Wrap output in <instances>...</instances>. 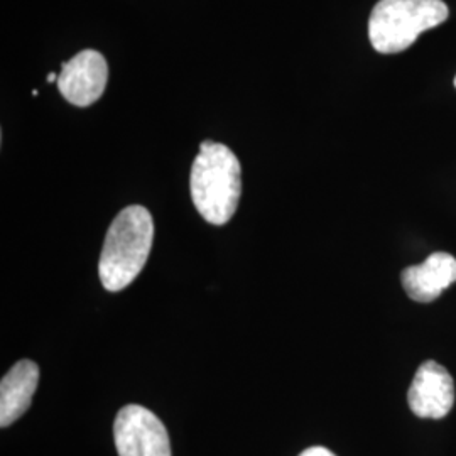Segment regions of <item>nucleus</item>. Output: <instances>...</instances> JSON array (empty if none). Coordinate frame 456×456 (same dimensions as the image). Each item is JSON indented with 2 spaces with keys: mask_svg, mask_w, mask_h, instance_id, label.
I'll return each instance as SVG.
<instances>
[{
  "mask_svg": "<svg viewBox=\"0 0 456 456\" xmlns=\"http://www.w3.org/2000/svg\"><path fill=\"white\" fill-rule=\"evenodd\" d=\"M455 86H456V77H455Z\"/></svg>",
  "mask_w": 456,
  "mask_h": 456,
  "instance_id": "nucleus-11",
  "label": "nucleus"
},
{
  "mask_svg": "<svg viewBox=\"0 0 456 456\" xmlns=\"http://www.w3.org/2000/svg\"><path fill=\"white\" fill-rule=\"evenodd\" d=\"M39 367L31 360H20L0 382V426L17 421L33 403L37 389Z\"/></svg>",
  "mask_w": 456,
  "mask_h": 456,
  "instance_id": "nucleus-8",
  "label": "nucleus"
},
{
  "mask_svg": "<svg viewBox=\"0 0 456 456\" xmlns=\"http://www.w3.org/2000/svg\"><path fill=\"white\" fill-rule=\"evenodd\" d=\"M299 456H337L335 453H331L330 450H326L323 446H313V448H308V450H305L303 453Z\"/></svg>",
  "mask_w": 456,
  "mask_h": 456,
  "instance_id": "nucleus-9",
  "label": "nucleus"
},
{
  "mask_svg": "<svg viewBox=\"0 0 456 456\" xmlns=\"http://www.w3.org/2000/svg\"><path fill=\"white\" fill-rule=\"evenodd\" d=\"M409 297L418 303H431L456 282V259L446 252L431 254L423 264L406 267L401 274Z\"/></svg>",
  "mask_w": 456,
  "mask_h": 456,
  "instance_id": "nucleus-7",
  "label": "nucleus"
},
{
  "mask_svg": "<svg viewBox=\"0 0 456 456\" xmlns=\"http://www.w3.org/2000/svg\"><path fill=\"white\" fill-rule=\"evenodd\" d=\"M443 0H380L369 19V39L377 53L394 54L412 46L419 34L448 19Z\"/></svg>",
  "mask_w": 456,
  "mask_h": 456,
  "instance_id": "nucleus-3",
  "label": "nucleus"
},
{
  "mask_svg": "<svg viewBox=\"0 0 456 456\" xmlns=\"http://www.w3.org/2000/svg\"><path fill=\"white\" fill-rule=\"evenodd\" d=\"M58 78H60V77H58V75H56V73H49V75H48V82L49 83L58 82Z\"/></svg>",
  "mask_w": 456,
  "mask_h": 456,
  "instance_id": "nucleus-10",
  "label": "nucleus"
},
{
  "mask_svg": "<svg viewBox=\"0 0 456 456\" xmlns=\"http://www.w3.org/2000/svg\"><path fill=\"white\" fill-rule=\"evenodd\" d=\"M411 411L423 419H441L455 404V380L435 360H428L418 369L409 387Z\"/></svg>",
  "mask_w": 456,
  "mask_h": 456,
  "instance_id": "nucleus-6",
  "label": "nucleus"
},
{
  "mask_svg": "<svg viewBox=\"0 0 456 456\" xmlns=\"http://www.w3.org/2000/svg\"><path fill=\"white\" fill-rule=\"evenodd\" d=\"M114 440L118 456H171L169 435L161 419L137 404L118 411Z\"/></svg>",
  "mask_w": 456,
  "mask_h": 456,
  "instance_id": "nucleus-4",
  "label": "nucleus"
},
{
  "mask_svg": "<svg viewBox=\"0 0 456 456\" xmlns=\"http://www.w3.org/2000/svg\"><path fill=\"white\" fill-rule=\"evenodd\" d=\"M107 80V60L95 49H85L63 63L58 88L71 105L88 107L103 95Z\"/></svg>",
  "mask_w": 456,
  "mask_h": 456,
  "instance_id": "nucleus-5",
  "label": "nucleus"
},
{
  "mask_svg": "<svg viewBox=\"0 0 456 456\" xmlns=\"http://www.w3.org/2000/svg\"><path fill=\"white\" fill-rule=\"evenodd\" d=\"M154 239L152 216L144 207L132 205L115 216L107 232L98 262V274L107 291H122L141 274Z\"/></svg>",
  "mask_w": 456,
  "mask_h": 456,
  "instance_id": "nucleus-1",
  "label": "nucleus"
},
{
  "mask_svg": "<svg viewBox=\"0 0 456 456\" xmlns=\"http://www.w3.org/2000/svg\"><path fill=\"white\" fill-rule=\"evenodd\" d=\"M242 169L224 144L205 141L191 167V198L196 210L212 225H225L237 212L242 193Z\"/></svg>",
  "mask_w": 456,
  "mask_h": 456,
  "instance_id": "nucleus-2",
  "label": "nucleus"
}]
</instances>
